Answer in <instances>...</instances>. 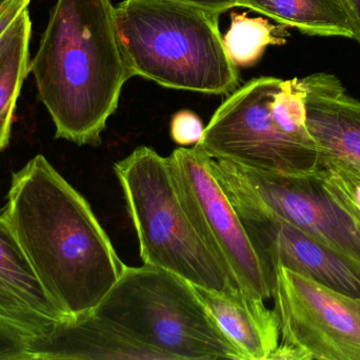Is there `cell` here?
Masks as SVG:
<instances>
[{"instance_id":"30bf717a","label":"cell","mask_w":360,"mask_h":360,"mask_svg":"<svg viewBox=\"0 0 360 360\" xmlns=\"http://www.w3.org/2000/svg\"><path fill=\"white\" fill-rule=\"evenodd\" d=\"M232 205L258 255L273 272L283 266L340 293L360 297V262L271 211Z\"/></svg>"},{"instance_id":"ac0fdd59","label":"cell","mask_w":360,"mask_h":360,"mask_svg":"<svg viewBox=\"0 0 360 360\" xmlns=\"http://www.w3.org/2000/svg\"><path fill=\"white\" fill-rule=\"evenodd\" d=\"M315 173L330 196L360 225V162L321 156Z\"/></svg>"},{"instance_id":"603a6c76","label":"cell","mask_w":360,"mask_h":360,"mask_svg":"<svg viewBox=\"0 0 360 360\" xmlns=\"http://www.w3.org/2000/svg\"><path fill=\"white\" fill-rule=\"evenodd\" d=\"M14 2V0H0V17L6 12V8Z\"/></svg>"},{"instance_id":"ba28073f","label":"cell","mask_w":360,"mask_h":360,"mask_svg":"<svg viewBox=\"0 0 360 360\" xmlns=\"http://www.w3.org/2000/svg\"><path fill=\"white\" fill-rule=\"evenodd\" d=\"M188 220L237 289L257 299L273 297L275 273L262 261L245 226L207 166V154L193 146L167 156Z\"/></svg>"},{"instance_id":"8992f818","label":"cell","mask_w":360,"mask_h":360,"mask_svg":"<svg viewBox=\"0 0 360 360\" xmlns=\"http://www.w3.org/2000/svg\"><path fill=\"white\" fill-rule=\"evenodd\" d=\"M283 80L253 78L224 99L195 147L217 160L283 173H306L319 167L316 146L294 139L272 114V101Z\"/></svg>"},{"instance_id":"8fae6325","label":"cell","mask_w":360,"mask_h":360,"mask_svg":"<svg viewBox=\"0 0 360 360\" xmlns=\"http://www.w3.org/2000/svg\"><path fill=\"white\" fill-rule=\"evenodd\" d=\"M68 317L51 302L6 216L0 215V321L34 338L52 333Z\"/></svg>"},{"instance_id":"3957f363","label":"cell","mask_w":360,"mask_h":360,"mask_svg":"<svg viewBox=\"0 0 360 360\" xmlns=\"http://www.w3.org/2000/svg\"><path fill=\"white\" fill-rule=\"evenodd\" d=\"M114 16L132 76L203 94H231L239 88L220 15L168 0H124Z\"/></svg>"},{"instance_id":"ffe728a7","label":"cell","mask_w":360,"mask_h":360,"mask_svg":"<svg viewBox=\"0 0 360 360\" xmlns=\"http://www.w3.org/2000/svg\"><path fill=\"white\" fill-rule=\"evenodd\" d=\"M27 337L16 328L0 321V360H27Z\"/></svg>"},{"instance_id":"9a60e30c","label":"cell","mask_w":360,"mask_h":360,"mask_svg":"<svg viewBox=\"0 0 360 360\" xmlns=\"http://www.w3.org/2000/svg\"><path fill=\"white\" fill-rule=\"evenodd\" d=\"M285 27L310 36L359 40L360 21L352 0H238Z\"/></svg>"},{"instance_id":"7c38bea8","label":"cell","mask_w":360,"mask_h":360,"mask_svg":"<svg viewBox=\"0 0 360 360\" xmlns=\"http://www.w3.org/2000/svg\"><path fill=\"white\" fill-rule=\"evenodd\" d=\"M29 359L167 360L93 311L68 317L44 337L27 338Z\"/></svg>"},{"instance_id":"7a4b0ae2","label":"cell","mask_w":360,"mask_h":360,"mask_svg":"<svg viewBox=\"0 0 360 360\" xmlns=\"http://www.w3.org/2000/svg\"><path fill=\"white\" fill-rule=\"evenodd\" d=\"M111 0H57L30 63L55 137L97 147L133 77Z\"/></svg>"},{"instance_id":"7402d4cb","label":"cell","mask_w":360,"mask_h":360,"mask_svg":"<svg viewBox=\"0 0 360 360\" xmlns=\"http://www.w3.org/2000/svg\"><path fill=\"white\" fill-rule=\"evenodd\" d=\"M30 1L31 0H14V2L6 8V12L0 17V37L10 27L11 23L17 18L19 13L29 6Z\"/></svg>"},{"instance_id":"cb8c5ba5","label":"cell","mask_w":360,"mask_h":360,"mask_svg":"<svg viewBox=\"0 0 360 360\" xmlns=\"http://www.w3.org/2000/svg\"><path fill=\"white\" fill-rule=\"evenodd\" d=\"M353 4H354L355 8H356L357 14H359V21H360V0H352ZM357 42L360 44V36Z\"/></svg>"},{"instance_id":"52a82bcc","label":"cell","mask_w":360,"mask_h":360,"mask_svg":"<svg viewBox=\"0 0 360 360\" xmlns=\"http://www.w3.org/2000/svg\"><path fill=\"white\" fill-rule=\"evenodd\" d=\"M207 166L233 204L271 211L360 262V225L321 185L316 170L291 175L209 156Z\"/></svg>"},{"instance_id":"44dd1931","label":"cell","mask_w":360,"mask_h":360,"mask_svg":"<svg viewBox=\"0 0 360 360\" xmlns=\"http://www.w3.org/2000/svg\"><path fill=\"white\" fill-rule=\"evenodd\" d=\"M168 1L193 6V8H200V10L218 15H221L222 13L238 6V0H168Z\"/></svg>"},{"instance_id":"e0dca14e","label":"cell","mask_w":360,"mask_h":360,"mask_svg":"<svg viewBox=\"0 0 360 360\" xmlns=\"http://www.w3.org/2000/svg\"><path fill=\"white\" fill-rule=\"evenodd\" d=\"M289 35L283 25H272L268 19L231 15V25L222 37L226 54L237 68L251 67L258 63L269 46H281Z\"/></svg>"},{"instance_id":"5b68a950","label":"cell","mask_w":360,"mask_h":360,"mask_svg":"<svg viewBox=\"0 0 360 360\" xmlns=\"http://www.w3.org/2000/svg\"><path fill=\"white\" fill-rule=\"evenodd\" d=\"M113 170L143 264L170 271L195 287L216 291L235 287L188 220L167 158L139 146L114 163Z\"/></svg>"},{"instance_id":"6da1fadb","label":"cell","mask_w":360,"mask_h":360,"mask_svg":"<svg viewBox=\"0 0 360 360\" xmlns=\"http://www.w3.org/2000/svg\"><path fill=\"white\" fill-rule=\"evenodd\" d=\"M4 215L65 316L94 310L126 268L88 201L41 154L13 175Z\"/></svg>"},{"instance_id":"277c9868","label":"cell","mask_w":360,"mask_h":360,"mask_svg":"<svg viewBox=\"0 0 360 360\" xmlns=\"http://www.w3.org/2000/svg\"><path fill=\"white\" fill-rule=\"evenodd\" d=\"M93 312L167 360H245L195 285L164 268L126 266Z\"/></svg>"},{"instance_id":"d6986e66","label":"cell","mask_w":360,"mask_h":360,"mask_svg":"<svg viewBox=\"0 0 360 360\" xmlns=\"http://www.w3.org/2000/svg\"><path fill=\"white\" fill-rule=\"evenodd\" d=\"M205 126L200 118L190 110H180L172 116L170 124L171 139L181 147L196 145L202 139Z\"/></svg>"},{"instance_id":"9c48e42d","label":"cell","mask_w":360,"mask_h":360,"mask_svg":"<svg viewBox=\"0 0 360 360\" xmlns=\"http://www.w3.org/2000/svg\"><path fill=\"white\" fill-rule=\"evenodd\" d=\"M274 272L281 344L300 349L310 360H360V297L283 266Z\"/></svg>"},{"instance_id":"2e32d148","label":"cell","mask_w":360,"mask_h":360,"mask_svg":"<svg viewBox=\"0 0 360 360\" xmlns=\"http://www.w3.org/2000/svg\"><path fill=\"white\" fill-rule=\"evenodd\" d=\"M32 21L27 8L0 37V152L10 143L15 110L30 73Z\"/></svg>"},{"instance_id":"5bb4252c","label":"cell","mask_w":360,"mask_h":360,"mask_svg":"<svg viewBox=\"0 0 360 360\" xmlns=\"http://www.w3.org/2000/svg\"><path fill=\"white\" fill-rule=\"evenodd\" d=\"M220 329L238 347L245 360H270L279 345L281 329L274 310L237 287L224 291L195 287Z\"/></svg>"},{"instance_id":"4fadbf2b","label":"cell","mask_w":360,"mask_h":360,"mask_svg":"<svg viewBox=\"0 0 360 360\" xmlns=\"http://www.w3.org/2000/svg\"><path fill=\"white\" fill-rule=\"evenodd\" d=\"M302 82L307 126L321 156L360 162V101L348 95L332 74H312Z\"/></svg>"}]
</instances>
